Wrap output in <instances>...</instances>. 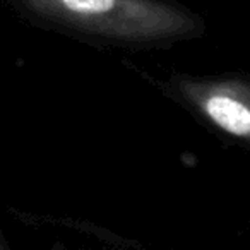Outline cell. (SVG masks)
Masks as SVG:
<instances>
[{
  "label": "cell",
  "mask_w": 250,
  "mask_h": 250,
  "mask_svg": "<svg viewBox=\"0 0 250 250\" xmlns=\"http://www.w3.org/2000/svg\"><path fill=\"white\" fill-rule=\"evenodd\" d=\"M43 19L120 45H160L195 36L201 22L160 0H22Z\"/></svg>",
  "instance_id": "1"
},
{
  "label": "cell",
  "mask_w": 250,
  "mask_h": 250,
  "mask_svg": "<svg viewBox=\"0 0 250 250\" xmlns=\"http://www.w3.org/2000/svg\"><path fill=\"white\" fill-rule=\"evenodd\" d=\"M156 86L211 132L250 153V77L171 74Z\"/></svg>",
  "instance_id": "2"
},
{
  "label": "cell",
  "mask_w": 250,
  "mask_h": 250,
  "mask_svg": "<svg viewBox=\"0 0 250 250\" xmlns=\"http://www.w3.org/2000/svg\"><path fill=\"white\" fill-rule=\"evenodd\" d=\"M52 250H130V242L129 240H120L111 233L104 231L103 236L100 238V245H94L93 249L84 245L76 247L69 245L65 242H57Z\"/></svg>",
  "instance_id": "3"
},
{
  "label": "cell",
  "mask_w": 250,
  "mask_h": 250,
  "mask_svg": "<svg viewBox=\"0 0 250 250\" xmlns=\"http://www.w3.org/2000/svg\"><path fill=\"white\" fill-rule=\"evenodd\" d=\"M0 250H9L7 245H5V242H4V236H2V233H0Z\"/></svg>",
  "instance_id": "4"
}]
</instances>
